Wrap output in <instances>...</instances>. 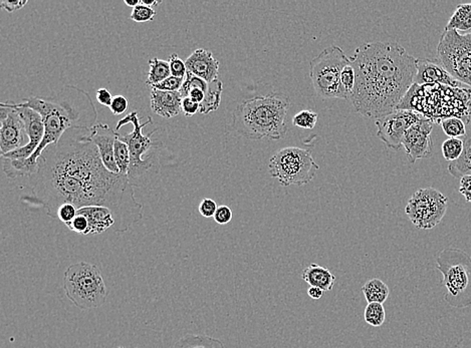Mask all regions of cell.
I'll list each match as a JSON object with an SVG mask.
<instances>
[{"label":"cell","mask_w":471,"mask_h":348,"mask_svg":"<svg viewBox=\"0 0 471 348\" xmlns=\"http://www.w3.org/2000/svg\"><path fill=\"white\" fill-rule=\"evenodd\" d=\"M77 215L78 209L75 206L68 203L61 205L56 212V218L65 225L71 223Z\"/></svg>","instance_id":"8d00e7d4"},{"label":"cell","mask_w":471,"mask_h":348,"mask_svg":"<svg viewBox=\"0 0 471 348\" xmlns=\"http://www.w3.org/2000/svg\"><path fill=\"white\" fill-rule=\"evenodd\" d=\"M78 214L86 217L89 222V231H87V236L100 235L110 228L114 229L116 225L113 213L108 208L90 206V207L78 210Z\"/></svg>","instance_id":"ffe728a7"},{"label":"cell","mask_w":471,"mask_h":348,"mask_svg":"<svg viewBox=\"0 0 471 348\" xmlns=\"http://www.w3.org/2000/svg\"><path fill=\"white\" fill-rule=\"evenodd\" d=\"M185 66L188 72L205 82H212L219 80V61L207 49H196L187 58Z\"/></svg>","instance_id":"ac0fdd59"},{"label":"cell","mask_w":471,"mask_h":348,"mask_svg":"<svg viewBox=\"0 0 471 348\" xmlns=\"http://www.w3.org/2000/svg\"><path fill=\"white\" fill-rule=\"evenodd\" d=\"M14 106L20 112L21 118H23L28 138H30V143L27 146L23 147V148L18 149V150L1 156V158L16 161V162H23V161L27 160L32 154H35V151L37 150L40 143H42L44 135V120L37 111L27 108L21 103H14Z\"/></svg>","instance_id":"5bb4252c"},{"label":"cell","mask_w":471,"mask_h":348,"mask_svg":"<svg viewBox=\"0 0 471 348\" xmlns=\"http://www.w3.org/2000/svg\"><path fill=\"white\" fill-rule=\"evenodd\" d=\"M319 169L311 151L298 147H286L274 154L269 163V172L283 186H304L314 179Z\"/></svg>","instance_id":"ba28073f"},{"label":"cell","mask_w":471,"mask_h":348,"mask_svg":"<svg viewBox=\"0 0 471 348\" xmlns=\"http://www.w3.org/2000/svg\"><path fill=\"white\" fill-rule=\"evenodd\" d=\"M364 297L368 303H381L383 304L390 294L389 287L381 279L373 278L367 281L362 287Z\"/></svg>","instance_id":"d4e9b609"},{"label":"cell","mask_w":471,"mask_h":348,"mask_svg":"<svg viewBox=\"0 0 471 348\" xmlns=\"http://www.w3.org/2000/svg\"><path fill=\"white\" fill-rule=\"evenodd\" d=\"M155 9L144 6V4L140 1L139 6L133 8V11H132L130 18L135 21V23H148V21H152L154 18H155Z\"/></svg>","instance_id":"d6a6232c"},{"label":"cell","mask_w":471,"mask_h":348,"mask_svg":"<svg viewBox=\"0 0 471 348\" xmlns=\"http://www.w3.org/2000/svg\"><path fill=\"white\" fill-rule=\"evenodd\" d=\"M187 98H190L193 101L201 105L205 99V92L200 87H193L187 94Z\"/></svg>","instance_id":"bcb514c9"},{"label":"cell","mask_w":471,"mask_h":348,"mask_svg":"<svg viewBox=\"0 0 471 348\" xmlns=\"http://www.w3.org/2000/svg\"><path fill=\"white\" fill-rule=\"evenodd\" d=\"M119 348H124V347H119Z\"/></svg>","instance_id":"816d5d0a"},{"label":"cell","mask_w":471,"mask_h":348,"mask_svg":"<svg viewBox=\"0 0 471 348\" xmlns=\"http://www.w3.org/2000/svg\"><path fill=\"white\" fill-rule=\"evenodd\" d=\"M140 120H141L139 118V113L132 112L119 120L116 127V132L126 125L132 124L134 127L133 132L130 134L121 135L117 132V138L126 143L129 148L130 169L128 177L132 184L135 180L143 177L153 167V161L151 158L144 159V155H146L151 149L161 145L159 142L153 141L151 138L155 132H150L148 135L143 134L144 128L152 124V118H147L145 123H140Z\"/></svg>","instance_id":"9c48e42d"},{"label":"cell","mask_w":471,"mask_h":348,"mask_svg":"<svg viewBox=\"0 0 471 348\" xmlns=\"http://www.w3.org/2000/svg\"><path fill=\"white\" fill-rule=\"evenodd\" d=\"M468 33H471V30H470V32H468Z\"/></svg>","instance_id":"f907efd6"},{"label":"cell","mask_w":471,"mask_h":348,"mask_svg":"<svg viewBox=\"0 0 471 348\" xmlns=\"http://www.w3.org/2000/svg\"><path fill=\"white\" fill-rule=\"evenodd\" d=\"M417 58L396 42H365L351 58L356 82L351 101L367 118L385 117L397 110L414 85Z\"/></svg>","instance_id":"7a4b0ae2"},{"label":"cell","mask_w":471,"mask_h":348,"mask_svg":"<svg viewBox=\"0 0 471 348\" xmlns=\"http://www.w3.org/2000/svg\"><path fill=\"white\" fill-rule=\"evenodd\" d=\"M459 192L465 198L466 202L471 203V175L460 178Z\"/></svg>","instance_id":"7bdbcfd3"},{"label":"cell","mask_w":471,"mask_h":348,"mask_svg":"<svg viewBox=\"0 0 471 348\" xmlns=\"http://www.w3.org/2000/svg\"><path fill=\"white\" fill-rule=\"evenodd\" d=\"M307 294H309L312 299L319 300L323 297L324 291L319 290L318 287H312V286H310L309 290H307Z\"/></svg>","instance_id":"7dc6e473"},{"label":"cell","mask_w":471,"mask_h":348,"mask_svg":"<svg viewBox=\"0 0 471 348\" xmlns=\"http://www.w3.org/2000/svg\"><path fill=\"white\" fill-rule=\"evenodd\" d=\"M302 278L310 286L318 287L324 292L332 290L336 283V276L330 270L314 263L305 267Z\"/></svg>","instance_id":"44dd1931"},{"label":"cell","mask_w":471,"mask_h":348,"mask_svg":"<svg viewBox=\"0 0 471 348\" xmlns=\"http://www.w3.org/2000/svg\"><path fill=\"white\" fill-rule=\"evenodd\" d=\"M444 134L449 138L465 137L466 134L465 123L458 117L444 118L440 120Z\"/></svg>","instance_id":"f1b7e54d"},{"label":"cell","mask_w":471,"mask_h":348,"mask_svg":"<svg viewBox=\"0 0 471 348\" xmlns=\"http://www.w3.org/2000/svg\"><path fill=\"white\" fill-rule=\"evenodd\" d=\"M117 132L108 125L97 123L90 130V137L100 153L102 162L108 171L120 174L115 161V142Z\"/></svg>","instance_id":"e0dca14e"},{"label":"cell","mask_w":471,"mask_h":348,"mask_svg":"<svg viewBox=\"0 0 471 348\" xmlns=\"http://www.w3.org/2000/svg\"><path fill=\"white\" fill-rule=\"evenodd\" d=\"M432 132V120L423 117L418 123L412 125L404 135L402 147H404L407 157L412 164L419 159L432 156L433 149Z\"/></svg>","instance_id":"9a60e30c"},{"label":"cell","mask_w":471,"mask_h":348,"mask_svg":"<svg viewBox=\"0 0 471 348\" xmlns=\"http://www.w3.org/2000/svg\"><path fill=\"white\" fill-rule=\"evenodd\" d=\"M445 30H458L461 35H465L471 30V2L459 4L447 23Z\"/></svg>","instance_id":"603a6c76"},{"label":"cell","mask_w":471,"mask_h":348,"mask_svg":"<svg viewBox=\"0 0 471 348\" xmlns=\"http://www.w3.org/2000/svg\"><path fill=\"white\" fill-rule=\"evenodd\" d=\"M463 153L458 161L449 163L448 172L454 178H463L471 175V124H468L463 137Z\"/></svg>","instance_id":"7402d4cb"},{"label":"cell","mask_w":471,"mask_h":348,"mask_svg":"<svg viewBox=\"0 0 471 348\" xmlns=\"http://www.w3.org/2000/svg\"><path fill=\"white\" fill-rule=\"evenodd\" d=\"M463 139L460 138H449L442 144V154L445 160L454 162L461 157L463 153Z\"/></svg>","instance_id":"4dcf8cb0"},{"label":"cell","mask_w":471,"mask_h":348,"mask_svg":"<svg viewBox=\"0 0 471 348\" xmlns=\"http://www.w3.org/2000/svg\"><path fill=\"white\" fill-rule=\"evenodd\" d=\"M148 63L149 66H150V70H149L146 82L148 86L153 87L154 85L159 84L163 80L171 77V70H170V66L168 61L154 58L150 59Z\"/></svg>","instance_id":"4316f807"},{"label":"cell","mask_w":471,"mask_h":348,"mask_svg":"<svg viewBox=\"0 0 471 348\" xmlns=\"http://www.w3.org/2000/svg\"><path fill=\"white\" fill-rule=\"evenodd\" d=\"M0 150L1 156L30 143L25 122L13 101L0 104Z\"/></svg>","instance_id":"7c38bea8"},{"label":"cell","mask_w":471,"mask_h":348,"mask_svg":"<svg viewBox=\"0 0 471 348\" xmlns=\"http://www.w3.org/2000/svg\"><path fill=\"white\" fill-rule=\"evenodd\" d=\"M437 269L444 275L445 300L456 309L471 307V257L458 248H447L436 258Z\"/></svg>","instance_id":"8992f818"},{"label":"cell","mask_w":471,"mask_h":348,"mask_svg":"<svg viewBox=\"0 0 471 348\" xmlns=\"http://www.w3.org/2000/svg\"><path fill=\"white\" fill-rule=\"evenodd\" d=\"M140 1H141V0H125L124 2L127 6H130L132 7V8H135V7L139 6Z\"/></svg>","instance_id":"681fc988"},{"label":"cell","mask_w":471,"mask_h":348,"mask_svg":"<svg viewBox=\"0 0 471 348\" xmlns=\"http://www.w3.org/2000/svg\"><path fill=\"white\" fill-rule=\"evenodd\" d=\"M141 2L144 6L151 7V8H154V7L162 4V1H160V0H141Z\"/></svg>","instance_id":"c3c4849f"},{"label":"cell","mask_w":471,"mask_h":348,"mask_svg":"<svg viewBox=\"0 0 471 348\" xmlns=\"http://www.w3.org/2000/svg\"><path fill=\"white\" fill-rule=\"evenodd\" d=\"M198 112H200V104L195 103L190 98L183 99V101H182V113L186 117H192Z\"/></svg>","instance_id":"b9f144b4"},{"label":"cell","mask_w":471,"mask_h":348,"mask_svg":"<svg viewBox=\"0 0 471 348\" xmlns=\"http://www.w3.org/2000/svg\"><path fill=\"white\" fill-rule=\"evenodd\" d=\"M317 122H318V113L311 110L300 111L293 118V125L300 129H314Z\"/></svg>","instance_id":"1f68e13d"},{"label":"cell","mask_w":471,"mask_h":348,"mask_svg":"<svg viewBox=\"0 0 471 348\" xmlns=\"http://www.w3.org/2000/svg\"><path fill=\"white\" fill-rule=\"evenodd\" d=\"M423 117L424 116L415 111H394L389 115L376 120L377 137L388 148L398 151L401 149L404 135Z\"/></svg>","instance_id":"4fadbf2b"},{"label":"cell","mask_w":471,"mask_h":348,"mask_svg":"<svg viewBox=\"0 0 471 348\" xmlns=\"http://www.w3.org/2000/svg\"><path fill=\"white\" fill-rule=\"evenodd\" d=\"M355 82H356V75L351 63L345 66L342 73H341V85L345 92V94L351 99L352 92L354 91Z\"/></svg>","instance_id":"836d02e7"},{"label":"cell","mask_w":471,"mask_h":348,"mask_svg":"<svg viewBox=\"0 0 471 348\" xmlns=\"http://www.w3.org/2000/svg\"><path fill=\"white\" fill-rule=\"evenodd\" d=\"M183 98L179 92H163L151 87L150 104L154 113L171 118L182 113Z\"/></svg>","instance_id":"d6986e66"},{"label":"cell","mask_w":471,"mask_h":348,"mask_svg":"<svg viewBox=\"0 0 471 348\" xmlns=\"http://www.w3.org/2000/svg\"><path fill=\"white\" fill-rule=\"evenodd\" d=\"M90 130L72 128L56 145L47 147L39 158L32 193L21 201L46 210L54 219L63 204H73L78 210L108 208L116 220L114 231L125 233L143 219V205L135 198L128 175L106 170Z\"/></svg>","instance_id":"6da1fadb"},{"label":"cell","mask_w":471,"mask_h":348,"mask_svg":"<svg viewBox=\"0 0 471 348\" xmlns=\"http://www.w3.org/2000/svg\"><path fill=\"white\" fill-rule=\"evenodd\" d=\"M115 161L120 174L128 175L130 169V151L128 145L121 139L115 142Z\"/></svg>","instance_id":"f546056e"},{"label":"cell","mask_w":471,"mask_h":348,"mask_svg":"<svg viewBox=\"0 0 471 348\" xmlns=\"http://www.w3.org/2000/svg\"><path fill=\"white\" fill-rule=\"evenodd\" d=\"M416 68L417 73L414 79V84L418 86L444 85L455 89L463 85L451 77V73L445 70L438 59L417 58Z\"/></svg>","instance_id":"2e32d148"},{"label":"cell","mask_w":471,"mask_h":348,"mask_svg":"<svg viewBox=\"0 0 471 348\" xmlns=\"http://www.w3.org/2000/svg\"><path fill=\"white\" fill-rule=\"evenodd\" d=\"M66 226L73 233L79 234V235L87 236V231H89V222H87V218L82 216V215L78 214L77 217Z\"/></svg>","instance_id":"74e56055"},{"label":"cell","mask_w":471,"mask_h":348,"mask_svg":"<svg viewBox=\"0 0 471 348\" xmlns=\"http://www.w3.org/2000/svg\"><path fill=\"white\" fill-rule=\"evenodd\" d=\"M351 63L338 46L326 47L310 63V77L314 92L322 99H350L341 85V73Z\"/></svg>","instance_id":"52a82bcc"},{"label":"cell","mask_w":471,"mask_h":348,"mask_svg":"<svg viewBox=\"0 0 471 348\" xmlns=\"http://www.w3.org/2000/svg\"><path fill=\"white\" fill-rule=\"evenodd\" d=\"M174 348H226L217 338L187 333L175 342Z\"/></svg>","instance_id":"cb8c5ba5"},{"label":"cell","mask_w":471,"mask_h":348,"mask_svg":"<svg viewBox=\"0 0 471 348\" xmlns=\"http://www.w3.org/2000/svg\"><path fill=\"white\" fill-rule=\"evenodd\" d=\"M63 290L68 299L80 310L99 309L106 299L105 280L96 265L73 263L63 273Z\"/></svg>","instance_id":"5b68a950"},{"label":"cell","mask_w":471,"mask_h":348,"mask_svg":"<svg viewBox=\"0 0 471 348\" xmlns=\"http://www.w3.org/2000/svg\"><path fill=\"white\" fill-rule=\"evenodd\" d=\"M233 210H231L228 206L222 205L217 208L216 213H215L213 219H214V221L216 222L217 224L226 225L233 220Z\"/></svg>","instance_id":"f35d334b"},{"label":"cell","mask_w":471,"mask_h":348,"mask_svg":"<svg viewBox=\"0 0 471 348\" xmlns=\"http://www.w3.org/2000/svg\"><path fill=\"white\" fill-rule=\"evenodd\" d=\"M27 0H16V1H6L1 0L0 6L2 9L8 11V13H13V11H20L23 6H27Z\"/></svg>","instance_id":"ee69618b"},{"label":"cell","mask_w":471,"mask_h":348,"mask_svg":"<svg viewBox=\"0 0 471 348\" xmlns=\"http://www.w3.org/2000/svg\"><path fill=\"white\" fill-rule=\"evenodd\" d=\"M447 211V198L436 189H419L412 195L405 213L416 228L430 230L442 221Z\"/></svg>","instance_id":"8fae6325"},{"label":"cell","mask_w":471,"mask_h":348,"mask_svg":"<svg viewBox=\"0 0 471 348\" xmlns=\"http://www.w3.org/2000/svg\"><path fill=\"white\" fill-rule=\"evenodd\" d=\"M168 63H169L170 70H171V75H173V77L185 79L187 73L185 63L179 58L178 54H172L171 56H169Z\"/></svg>","instance_id":"e575fe53"},{"label":"cell","mask_w":471,"mask_h":348,"mask_svg":"<svg viewBox=\"0 0 471 348\" xmlns=\"http://www.w3.org/2000/svg\"><path fill=\"white\" fill-rule=\"evenodd\" d=\"M217 208H219V206L215 201H213L212 199L205 198L201 201L198 210H200V213L203 217L213 218L216 213Z\"/></svg>","instance_id":"ab89813d"},{"label":"cell","mask_w":471,"mask_h":348,"mask_svg":"<svg viewBox=\"0 0 471 348\" xmlns=\"http://www.w3.org/2000/svg\"><path fill=\"white\" fill-rule=\"evenodd\" d=\"M222 89H224V85L219 79L209 82L207 92H205L204 101L200 105V113L207 115V113L214 112L219 108Z\"/></svg>","instance_id":"484cf974"},{"label":"cell","mask_w":471,"mask_h":348,"mask_svg":"<svg viewBox=\"0 0 471 348\" xmlns=\"http://www.w3.org/2000/svg\"><path fill=\"white\" fill-rule=\"evenodd\" d=\"M437 56L452 77L471 87V33L444 30L437 46Z\"/></svg>","instance_id":"30bf717a"},{"label":"cell","mask_w":471,"mask_h":348,"mask_svg":"<svg viewBox=\"0 0 471 348\" xmlns=\"http://www.w3.org/2000/svg\"><path fill=\"white\" fill-rule=\"evenodd\" d=\"M386 311L384 306L381 303H368L365 311H364V319L366 323L374 328H380L385 322Z\"/></svg>","instance_id":"83f0119b"},{"label":"cell","mask_w":471,"mask_h":348,"mask_svg":"<svg viewBox=\"0 0 471 348\" xmlns=\"http://www.w3.org/2000/svg\"><path fill=\"white\" fill-rule=\"evenodd\" d=\"M128 106H129V101L124 96H115L113 98L110 110L113 115L121 116L126 112Z\"/></svg>","instance_id":"60d3db41"},{"label":"cell","mask_w":471,"mask_h":348,"mask_svg":"<svg viewBox=\"0 0 471 348\" xmlns=\"http://www.w3.org/2000/svg\"><path fill=\"white\" fill-rule=\"evenodd\" d=\"M23 106L37 111L42 117L44 135L37 150L23 162L2 159L4 171L11 179L35 176L39 171V160L42 153L51 145H56L68 129H91L97 124L96 108L91 97L75 86H66L54 98L25 99Z\"/></svg>","instance_id":"3957f363"},{"label":"cell","mask_w":471,"mask_h":348,"mask_svg":"<svg viewBox=\"0 0 471 348\" xmlns=\"http://www.w3.org/2000/svg\"><path fill=\"white\" fill-rule=\"evenodd\" d=\"M184 80L181 77H171L163 80L159 84L154 85L153 89H159L163 92H180L182 86H183Z\"/></svg>","instance_id":"d590c367"},{"label":"cell","mask_w":471,"mask_h":348,"mask_svg":"<svg viewBox=\"0 0 471 348\" xmlns=\"http://www.w3.org/2000/svg\"><path fill=\"white\" fill-rule=\"evenodd\" d=\"M290 99L278 92L245 99L233 112V128L250 139L285 138Z\"/></svg>","instance_id":"277c9868"},{"label":"cell","mask_w":471,"mask_h":348,"mask_svg":"<svg viewBox=\"0 0 471 348\" xmlns=\"http://www.w3.org/2000/svg\"><path fill=\"white\" fill-rule=\"evenodd\" d=\"M97 101L101 104L102 106H109L110 108L112 105L113 97L111 92L105 87H101L96 92Z\"/></svg>","instance_id":"f6af8a7d"}]
</instances>
